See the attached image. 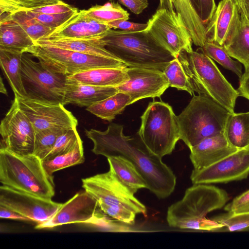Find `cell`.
Returning <instances> with one entry per match:
<instances>
[{
	"label": "cell",
	"instance_id": "cell-1",
	"mask_svg": "<svg viewBox=\"0 0 249 249\" xmlns=\"http://www.w3.org/2000/svg\"><path fill=\"white\" fill-rule=\"evenodd\" d=\"M87 137L93 143L91 151L107 158L121 156L132 163L144 179L147 189L160 199L174 192L177 178L162 159L151 153L140 139L124 134L122 125L111 124L104 131L86 130Z\"/></svg>",
	"mask_w": 249,
	"mask_h": 249
},
{
	"label": "cell",
	"instance_id": "cell-2",
	"mask_svg": "<svg viewBox=\"0 0 249 249\" xmlns=\"http://www.w3.org/2000/svg\"><path fill=\"white\" fill-rule=\"evenodd\" d=\"M229 199L223 189L208 184H193L181 199L168 207L167 223L175 228L218 231L224 226L206 216L224 207Z\"/></svg>",
	"mask_w": 249,
	"mask_h": 249
},
{
	"label": "cell",
	"instance_id": "cell-3",
	"mask_svg": "<svg viewBox=\"0 0 249 249\" xmlns=\"http://www.w3.org/2000/svg\"><path fill=\"white\" fill-rule=\"evenodd\" d=\"M82 187L97 201L98 207L116 221L128 225L136 215H146V208L109 169L106 173L82 178Z\"/></svg>",
	"mask_w": 249,
	"mask_h": 249
},
{
	"label": "cell",
	"instance_id": "cell-4",
	"mask_svg": "<svg viewBox=\"0 0 249 249\" xmlns=\"http://www.w3.org/2000/svg\"><path fill=\"white\" fill-rule=\"evenodd\" d=\"M106 48L128 67L163 71L175 57L144 30L127 32L110 29L102 37Z\"/></svg>",
	"mask_w": 249,
	"mask_h": 249
},
{
	"label": "cell",
	"instance_id": "cell-5",
	"mask_svg": "<svg viewBox=\"0 0 249 249\" xmlns=\"http://www.w3.org/2000/svg\"><path fill=\"white\" fill-rule=\"evenodd\" d=\"M0 181L1 185L46 199L55 194L53 176L33 154L19 156L0 149Z\"/></svg>",
	"mask_w": 249,
	"mask_h": 249
},
{
	"label": "cell",
	"instance_id": "cell-6",
	"mask_svg": "<svg viewBox=\"0 0 249 249\" xmlns=\"http://www.w3.org/2000/svg\"><path fill=\"white\" fill-rule=\"evenodd\" d=\"M178 58L195 92L210 97L230 113L234 112L239 93L211 58L194 51L182 52Z\"/></svg>",
	"mask_w": 249,
	"mask_h": 249
},
{
	"label": "cell",
	"instance_id": "cell-7",
	"mask_svg": "<svg viewBox=\"0 0 249 249\" xmlns=\"http://www.w3.org/2000/svg\"><path fill=\"white\" fill-rule=\"evenodd\" d=\"M230 114L210 97L194 95L177 116L180 140L190 149L206 138L224 133Z\"/></svg>",
	"mask_w": 249,
	"mask_h": 249
},
{
	"label": "cell",
	"instance_id": "cell-8",
	"mask_svg": "<svg viewBox=\"0 0 249 249\" xmlns=\"http://www.w3.org/2000/svg\"><path fill=\"white\" fill-rule=\"evenodd\" d=\"M139 139L152 154L161 158L171 154L180 140L177 117L168 104L153 101L141 116Z\"/></svg>",
	"mask_w": 249,
	"mask_h": 249
},
{
	"label": "cell",
	"instance_id": "cell-9",
	"mask_svg": "<svg viewBox=\"0 0 249 249\" xmlns=\"http://www.w3.org/2000/svg\"><path fill=\"white\" fill-rule=\"evenodd\" d=\"M32 56L25 52L21 57V75L26 98L63 104L68 76L42 61L33 60Z\"/></svg>",
	"mask_w": 249,
	"mask_h": 249
},
{
	"label": "cell",
	"instance_id": "cell-10",
	"mask_svg": "<svg viewBox=\"0 0 249 249\" xmlns=\"http://www.w3.org/2000/svg\"><path fill=\"white\" fill-rule=\"evenodd\" d=\"M67 76L100 68H126L120 59L35 44L26 52Z\"/></svg>",
	"mask_w": 249,
	"mask_h": 249
},
{
	"label": "cell",
	"instance_id": "cell-11",
	"mask_svg": "<svg viewBox=\"0 0 249 249\" xmlns=\"http://www.w3.org/2000/svg\"><path fill=\"white\" fill-rule=\"evenodd\" d=\"M147 24L144 31L175 58L182 52L191 53L193 51L191 36L175 13L158 8Z\"/></svg>",
	"mask_w": 249,
	"mask_h": 249
},
{
	"label": "cell",
	"instance_id": "cell-12",
	"mask_svg": "<svg viewBox=\"0 0 249 249\" xmlns=\"http://www.w3.org/2000/svg\"><path fill=\"white\" fill-rule=\"evenodd\" d=\"M0 148L19 156L33 154L36 132L26 115L20 109L17 97L0 125Z\"/></svg>",
	"mask_w": 249,
	"mask_h": 249
},
{
	"label": "cell",
	"instance_id": "cell-13",
	"mask_svg": "<svg viewBox=\"0 0 249 249\" xmlns=\"http://www.w3.org/2000/svg\"><path fill=\"white\" fill-rule=\"evenodd\" d=\"M21 110L28 118L36 133L42 130L61 128H75L78 121L61 103L43 102L15 95Z\"/></svg>",
	"mask_w": 249,
	"mask_h": 249
},
{
	"label": "cell",
	"instance_id": "cell-14",
	"mask_svg": "<svg viewBox=\"0 0 249 249\" xmlns=\"http://www.w3.org/2000/svg\"><path fill=\"white\" fill-rule=\"evenodd\" d=\"M249 175V146L239 149L215 163L200 170L193 169V184L227 183L247 178Z\"/></svg>",
	"mask_w": 249,
	"mask_h": 249
},
{
	"label": "cell",
	"instance_id": "cell-15",
	"mask_svg": "<svg viewBox=\"0 0 249 249\" xmlns=\"http://www.w3.org/2000/svg\"><path fill=\"white\" fill-rule=\"evenodd\" d=\"M62 203L1 185L0 205L12 210L37 224L49 220Z\"/></svg>",
	"mask_w": 249,
	"mask_h": 249
},
{
	"label": "cell",
	"instance_id": "cell-16",
	"mask_svg": "<svg viewBox=\"0 0 249 249\" xmlns=\"http://www.w3.org/2000/svg\"><path fill=\"white\" fill-rule=\"evenodd\" d=\"M126 71L128 80L116 88L119 91L130 96L129 105L146 98L160 97L169 87L168 80L161 70L127 67Z\"/></svg>",
	"mask_w": 249,
	"mask_h": 249
},
{
	"label": "cell",
	"instance_id": "cell-17",
	"mask_svg": "<svg viewBox=\"0 0 249 249\" xmlns=\"http://www.w3.org/2000/svg\"><path fill=\"white\" fill-rule=\"evenodd\" d=\"M98 207L96 200L86 191L76 193L64 203L47 221L37 224L36 229L53 228L67 224L88 222Z\"/></svg>",
	"mask_w": 249,
	"mask_h": 249
},
{
	"label": "cell",
	"instance_id": "cell-18",
	"mask_svg": "<svg viewBox=\"0 0 249 249\" xmlns=\"http://www.w3.org/2000/svg\"><path fill=\"white\" fill-rule=\"evenodd\" d=\"M111 28L88 16L85 10L78 11L62 26L43 38L89 39L102 37ZM42 39V38H41Z\"/></svg>",
	"mask_w": 249,
	"mask_h": 249
},
{
	"label": "cell",
	"instance_id": "cell-19",
	"mask_svg": "<svg viewBox=\"0 0 249 249\" xmlns=\"http://www.w3.org/2000/svg\"><path fill=\"white\" fill-rule=\"evenodd\" d=\"M238 149L228 142L225 133L206 138L190 149V159L195 170L205 168Z\"/></svg>",
	"mask_w": 249,
	"mask_h": 249
},
{
	"label": "cell",
	"instance_id": "cell-20",
	"mask_svg": "<svg viewBox=\"0 0 249 249\" xmlns=\"http://www.w3.org/2000/svg\"><path fill=\"white\" fill-rule=\"evenodd\" d=\"M159 8L175 13L187 28L193 43L202 48L208 41L207 29L189 0H159Z\"/></svg>",
	"mask_w": 249,
	"mask_h": 249
},
{
	"label": "cell",
	"instance_id": "cell-21",
	"mask_svg": "<svg viewBox=\"0 0 249 249\" xmlns=\"http://www.w3.org/2000/svg\"><path fill=\"white\" fill-rule=\"evenodd\" d=\"M240 17L237 7L231 0H221L207 27L208 42L223 46Z\"/></svg>",
	"mask_w": 249,
	"mask_h": 249
},
{
	"label": "cell",
	"instance_id": "cell-22",
	"mask_svg": "<svg viewBox=\"0 0 249 249\" xmlns=\"http://www.w3.org/2000/svg\"><path fill=\"white\" fill-rule=\"evenodd\" d=\"M118 91L116 87L86 85L67 79L63 104L87 107Z\"/></svg>",
	"mask_w": 249,
	"mask_h": 249
},
{
	"label": "cell",
	"instance_id": "cell-23",
	"mask_svg": "<svg viewBox=\"0 0 249 249\" xmlns=\"http://www.w3.org/2000/svg\"><path fill=\"white\" fill-rule=\"evenodd\" d=\"M126 68L93 69L69 76L67 79L86 85L116 87L128 80Z\"/></svg>",
	"mask_w": 249,
	"mask_h": 249
},
{
	"label": "cell",
	"instance_id": "cell-24",
	"mask_svg": "<svg viewBox=\"0 0 249 249\" xmlns=\"http://www.w3.org/2000/svg\"><path fill=\"white\" fill-rule=\"evenodd\" d=\"M35 43L87 54L117 58L106 48L101 37L89 39L42 38L35 41Z\"/></svg>",
	"mask_w": 249,
	"mask_h": 249
},
{
	"label": "cell",
	"instance_id": "cell-25",
	"mask_svg": "<svg viewBox=\"0 0 249 249\" xmlns=\"http://www.w3.org/2000/svg\"><path fill=\"white\" fill-rule=\"evenodd\" d=\"M35 42L17 22L9 18L0 19V49L25 53Z\"/></svg>",
	"mask_w": 249,
	"mask_h": 249
},
{
	"label": "cell",
	"instance_id": "cell-26",
	"mask_svg": "<svg viewBox=\"0 0 249 249\" xmlns=\"http://www.w3.org/2000/svg\"><path fill=\"white\" fill-rule=\"evenodd\" d=\"M223 47L231 57L244 66L245 72L249 71V23L240 17Z\"/></svg>",
	"mask_w": 249,
	"mask_h": 249
},
{
	"label": "cell",
	"instance_id": "cell-27",
	"mask_svg": "<svg viewBox=\"0 0 249 249\" xmlns=\"http://www.w3.org/2000/svg\"><path fill=\"white\" fill-rule=\"evenodd\" d=\"M23 52L0 49V65L15 95L26 98L21 75V62Z\"/></svg>",
	"mask_w": 249,
	"mask_h": 249
},
{
	"label": "cell",
	"instance_id": "cell-28",
	"mask_svg": "<svg viewBox=\"0 0 249 249\" xmlns=\"http://www.w3.org/2000/svg\"><path fill=\"white\" fill-rule=\"evenodd\" d=\"M110 169L118 178L134 194L140 189H147L146 184L136 167L121 156L107 158Z\"/></svg>",
	"mask_w": 249,
	"mask_h": 249
},
{
	"label": "cell",
	"instance_id": "cell-29",
	"mask_svg": "<svg viewBox=\"0 0 249 249\" xmlns=\"http://www.w3.org/2000/svg\"><path fill=\"white\" fill-rule=\"evenodd\" d=\"M224 133L233 147L239 149L249 146V112L231 113Z\"/></svg>",
	"mask_w": 249,
	"mask_h": 249
},
{
	"label": "cell",
	"instance_id": "cell-30",
	"mask_svg": "<svg viewBox=\"0 0 249 249\" xmlns=\"http://www.w3.org/2000/svg\"><path fill=\"white\" fill-rule=\"evenodd\" d=\"M130 99L128 94L118 91L87 107L86 110L103 120L111 122L117 115L123 112L126 106L129 105Z\"/></svg>",
	"mask_w": 249,
	"mask_h": 249
},
{
	"label": "cell",
	"instance_id": "cell-31",
	"mask_svg": "<svg viewBox=\"0 0 249 249\" xmlns=\"http://www.w3.org/2000/svg\"><path fill=\"white\" fill-rule=\"evenodd\" d=\"M83 142L79 139L69 150L42 160L46 171L50 175L61 169L82 163L85 161Z\"/></svg>",
	"mask_w": 249,
	"mask_h": 249
},
{
	"label": "cell",
	"instance_id": "cell-32",
	"mask_svg": "<svg viewBox=\"0 0 249 249\" xmlns=\"http://www.w3.org/2000/svg\"><path fill=\"white\" fill-rule=\"evenodd\" d=\"M87 15L106 24L115 21L127 20L129 13L118 2H109L103 5H95L85 10Z\"/></svg>",
	"mask_w": 249,
	"mask_h": 249
},
{
	"label": "cell",
	"instance_id": "cell-33",
	"mask_svg": "<svg viewBox=\"0 0 249 249\" xmlns=\"http://www.w3.org/2000/svg\"><path fill=\"white\" fill-rule=\"evenodd\" d=\"M4 18H9L17 22L34 42L48 36L55 30L42 25L25 10L16 12L0 19Z\"/></svg>",
	"mask_w": 249,
	"mask_h": 249
},
{
	"label": "cell",
	"instance_id": "cell-34",
	"mask_svg": "<svg viewBox=\"0 0 249 249\" xmlns=\"http://www.w3.org/2000/svg\"><path fill=\"white\" fill-rule=\"evenodd\" d=\"M200 49L205 54L212 59L236 74L239 79L241 77L243 74L242 64L238 60H233L223 46L213 42H207Z\"/></svg>",
	"mask_w": 249,
	"mask_h": 249
},
{
	"label": "cell",
	"instance_id": "cell-35",
	"mask_svg": "<svg viewBox=\"0 0 249 249\" xmlns=\"http://www.w3.org/2000/svg\"><path fill=\"white\" fill-rule=\"evenodd\" d=\"M162 71L168 80L170 87L185 90L191 95H195V91L178 58L170 61Z\"/></svg>",
	"mask_w": 249,
	"mask_h": 249
},
{
	"label": "cell",
	"instance_id": "cell-36",
	"mask_svg": "<svg viewBox=\"0 0 249 249\" xmlns=\"http://www.w3.org/2000/svg\"><path fill=\"white\" fill-rule=\"evenodd\" d=\"M62 1L61 0H0V18L18 11L31 10Z\"/></svg>",
	"mask_w": 249,
	"mask_h": 249
},
{
	"label": "cell",
	"instance_id": "cell-37",
	"mask_svg": "<svg viewBox=\"0 0 249 249\" xmlns=\"http://www.w3.org/2000/svg\"><path fill=\"white\" fill-rule=\"evenodd\" d=\"M66 130L61 128H53L36 133L33 155L42 160H44L53 148L57 138Z\"/></svg>",
	"mask_w": 249,
	"mask_h": 249
},
{
	"label": "cell",
	"instance_id": "cell-38",
	"mask_svg": "<svg viewBox=\"0 0 249 249\" xmlns=\"http://www.w3.org/2000/svg\"><path fill=\"white\" fill-rule=\"evenodd\" d=\"M224 227L219 231H249V212L241 213L227 212L214 216L211 218Z\"/></svg>",
	"mask_w": 249,
	"mask_h": 249
},
{
	"label": "cell",
	"instance_id": "cell-39",
	"mask_svg": "<svg viewBox=\"0 0 249 249\" xmlns=\"http://www.w3.org/2000/svg\"><path fill=\"white\" fill-rule=\"evenodd\" d=\"M80 139L76 128L66 130L57 138L53 148L44 160L53 158L69 150Z\"/></svg>",
	"mask_w": 249,
	"mask_h": 249
},
{
	"label": "cell",
	"instance_id": "cell-40",
	"mask_svg": "<svg viewBox=\"0 0 249 249\" xmlns=\"http://www.w3.org/2000/svg\"><path fill=\"white\" fill-rule=\"evenodd\" d=\"M26 11L28 15L42 25L55 30L72 17L78 12V10L56 14L40 13L31 10Z\"/></svg>",
	"mask_w": 249,
	"mask_h": 249
},
{
	"label": "cell",
	"instance_id": "cell-41",
	"mask_svg": "<svg viewBox=\"0 0 249 249\" xmlns=\"http://www.w3.org/2000/svg\"><path fill=\"white\" fill-rule=\"evenodd\" d=\"M88 224L107 231H127V230H130L127 227L122 228V225H125V224L110 217L101 211L98 207H97L93 217Z\"/></svg>",
	"mask_w": 249,
	"mask_h": 249
},
{
	"label": "cell",
	"instance_id": "cell-42",
	"mask_svg": "<svg viewBox=\"0 0 249 249\" xmlns=\"http://www.w3.org/2000/svg\"><path fill=\"white\" fill-rule=\"evenodd\" d=\"M189 0L194 10L207 30L208 26L216 8L214 0Z\"/></svg>",
	"mask_w": 249,
	"mask_h": 249
},
{
	"label": "cell",
	"instance_id": "cell-43",
	"mask_svg": "<svg viewBox=\"0 0 249 249\" xmlns=\"http://www.w3.org/2000/svg\"><path fill=\"white\" fill-rule=\"evenodd\" d=\"M224 210L227 212L234 213L249 212V190L226 204Z\"/></svg>",
	"mask_w": 249,
	"mask_h": 249
},
{
	"label": "cell",
	"instance_id": "cell-44",
	"mask_svg": "<svg viewBox=\"0 0 249 249\" xmlns=\"http://www.w3.org/2000/svg\"><path fill=\"white\" fill-rule=\"evenodd\" d=\"M111 28L127 32H140L146 29V23H139L127 20L115 21L107 24Z\"/></svg>",
	"mask_w": 249,
	"mask_h": 249
},
{
	"label": "cell",
	"instance_id": "cell-45",
	"mask_svg": "<svg viewBox=\"0 0 249 249\" xmlns=\"http://www.w3.org/2000/svg\"><path fill=\"white\" fill-rule=\"evenodd\" d=\"M76 9H77L62 1L57 4L33 9L31 11L47 14H56L64 13Z\"/></svg>",
	"mask_w": 249,
	"mask_h": 249
},
{
	"label": "cell",
	"instance_id": "cell-46",
	"mask_svg": "<svg viewBox=\"0 0 249 249\" xmlns=\"http://www.w3.org/2000/svg\"><path fill=\"white\" fill-rule=\"evenodd\" d=\"M117 0L120 3L127 8L132 13L138 15L143 12L148 5V0Z\"/></svg>",
	"mask_w": 249,
	"mask_h": 249
},
{
	"label": "cell",
	"instance_id": "cell-47",
	"mask_svg": "<svg viewBox=\"0 0 249 249\" xmlns=\"http://www.w3.org/2000/svg\"><path fill=\"white\" fill-rule=\"evenodd\" d=\"M0 217L1 218L4 219L32 221L28 218H27L15 211L1 205H0Z\"/></svg>",
	"mask_w": 249,
	"mask_h": 249
},
{
	"label": "cell",
	"instance_id": "cell-48",
	"mask_svg": "<svg viewBox=\"0 0 249 249\" xmlns=\"http://www.w3.org/2000/svg\"><path fill=\"white\" fill-rule=\"evenodd\" d=\"M239 96L249 100V71L244 72L239 79V85L237 89Z\"/></svg>",
	"mask_w": 249,
	"mask_h": 249
},
{
	"label": "cell",
	"instance_id": "cell-49",
	"mask_svg": "<svg viewBox=\"0 0 249 249\" xmlns=\"http://www.w3.org/2000/svg\"><path fill=\"white\" fill-rule=\"evenodd\" d=\"M236 5L242 20L246 22V18L244 6V0H231Z\"/></svg>",
	"mask_w": 249,
	"mask_h": 249
},
{
	"label": "cell",
	"instance_id": "cell-50",
	"mask_svg": "<svg viewBox=\"0 0 249 249\" xmlns=\"http://www.w3.org/2000/svg\"><path fill=\"white\" fill-rule=\"evenodd\" d=\"M244 6L246 18V22L249 23V0H244Z\"/></svg>",
	"mask_w": 249,
	"mask_h": 249
},
{
	"label": "cell",
	"instance_id": "cell-51",
	"mask_svg": "<svg viewBox=\"0 0 249 249\" xmlns=\"http://www.w3.org/2000/svg\"><path fill=\"white\" fill-rule=\"evenodd\" d=\"M0 92L4 94L7 95V92L6 89H5L4 85L3 83L2 79L1 77L0 78Z\"/></svg>",
	"mask_w": 249,
	"mask_h": 249
}]
</instances>
